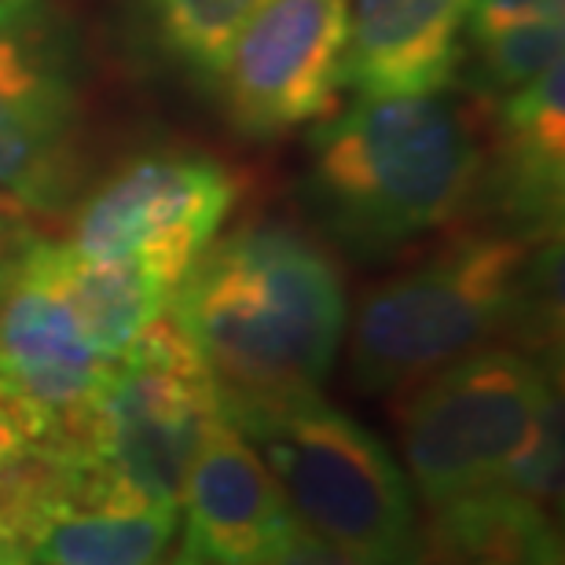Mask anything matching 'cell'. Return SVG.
I'll use <instances>...</instances> for the list:
<instances>
[{"label": "cell", "mask_w": 565, "mask_h": 565, "mask_svg": "<svg viewBox=\"0 0 565 565\" xmlns=\"http://www.w3.org/2000/svg\"><path fill=\"white\" fill-rule=\"evenodd\" d=\"M22 558L30 565H151L180 533V507L126 492L63 440Z\"/></svg>", "instance_id": "cell-11"}, {"label": "cell", "mask_w": 565, "mask_h": 565, "mask_svg": "<svg viewBox=\"0 0 565 565\" xmlns=\"http://www.w3.org/2000/svg\"><path fill=\"white\" fill-rule=\"evenodd\" d=\"M30 243L0 262V401L60 440L96 397L110 360L41 279Z\"/></svg>", "instance_id": "cell-10"}, {"label": "cell", "mask_w": 565, "mask_h": 565, "mask_svg": "<svg viewBox=\"0 0 565 565\" xmlns=\"http://www.w3.org/2000/svg\"><path fill=\"white\" fill-rule=\"evenodd\" d=\"M555 401L551 367L518 349H478L415 382L397 408L412 492L429 511L495 484Z\"/></svg>", "instance_id": "cell-6"}, {"label": "cell", "mask_w": 565, "mask_h": 565, "mask_svg": "<svg viewBox=\"0 0 565 565\" xmlns=\"http://www.w3.org/2000/svg\"><path fill=\"white\" fill-rule=\"evenodd\" d=\"M257 448L298 529L379 558H423L408 473L371 429L316 393L224 401Z\"/></svg>", "instance_id": "cell-4"}, {"label": "cell", "mask_w": 565, "mask_h": 565, "mask_svg": "<svg viewBox=\"0 0 565 565\" xmlns=\"http://www.w3.org/2000/svg\"><path fill=\"white\" fill-rule=\"evenodd\" d=\"M180 507V533L206 565H268L298 529L265 459L228 415L202 440Z\"/></svg>", "instance_id": "cell-12"}, {"label": "cell", "mask_w": 565, "mask_h": 565, "mask_svg": "<svg viewBox=\"0 0 565 565\" xmlns=\"http://www.w3.org/2000/svg\"><path fill=\"white\" fill-rule=\"evenodd\" d=\"M235 199V173L217 158L151 151L110 173L77 206L71 246L99 262L140 268L173 294L221 235Z\"/></svg>", "instance_id": "cell-8"}, {"label": "cell", "mask_w": 565, "mask_h": 565, "mask_svg": "<svg viewBox=\"0 0 565 565\" xmlns=\"http://www.w3.org/2000/svg\"><path fill=\"white\" fill-rule=\"evenodd\" d=\"M478 44V82L492 96H511L540 77L551 63L562 60L565 26L562 19L551 22H525V26L500 30Z\"/></svg>", "instance_id": "cell-18"}, {"label": "cell", "mask_w": 565, "mask_h": 565, "mask_svg": "<svg viewBox=\"0 0 565 565\" xmlns=\"http://www.w3.org/2000/svg\"><path fill=\"white\" fill-rule=\"evenodd\" d=\"M565 0H470L467 38L481 41L500 30L525 26V22H551L562 19Z\"/></svg>", "instance_id": "cell-19"}, {"label": "cell", "mask_w": 565, "mask_h": 565, "mask_svg": "<svg viewBox=\"0 0 565 565\" xmlns=\"http://www.w3.org/2000/svg\"><path fill=\"white\" fill-rule=\"evenodd\" d=\"M503 169L522 221H551L565 180V63L503 96Z\"/></svg>", "instance_id": "cell-16"}, {"label": "cell", "mask_w": 565, "mask_h": 565, "mask_svg": "<svg viewBox=\"0 0 565 565\" xmlns=\"http://www.w3.org/2000/svg\"><path fill=\"white\" fill-rule=\"evenodd\" d=\"M349 0H268L221 63L235 129L279 137L331 115L345 88Z\"/></svg>", "instance_id": "cell-9"}, {"label": "cell", "mask_w": 565, "mask_h": 565, "mask_svg": "<svg viewBox=\"0 0 565 565\" xmlns=\"http://www.w3.org/2000/svg\"><path fill=\"white\" fill-rule=\"evenodd\" d=\"M268 0H147L158 38L180 63L217 74L243 26Z\"/></svg>", "instance_id": "cell-17"}, {"label": "cell", "mask_w": 565, "mask_h": 565, "mask_svg": "<svg viewBox=\"0 0 565 565\" xmlns=\"http://www.w3.org/2000/svg\"><path fill=\"white\" fill-rule=\"evenodd\" d=\"M30 243V228H26V210L15 206L4 191H0V262L11 257L15 250Z\"/></svg>", "instance_id": "cell-21"}, {"label": "cell", "mask_w": 565, "mask_h": 565, "mask_svg": "<svg viewBox=\"0 0 565 565\" xmlns=\"http://www.w3.org/2000/svg\"><path fill=\"white\" fill-rule=\"evenodd\" d=\"M423 565H562L558 511L507 484L429 507Z\"/></svg>", "instance_id": "cell-14"}, {"label": "cell", "mask_w": 565, "mask_h": 565, "mask_svg": "<svg viewBox=\"0 0 565 565\" xmlns=\"http://www.w3.org/2000/svg\"><path fill=\"white\" fill-rule=\"evenodd\" d=\"M481 177L473 121L445 93L356 96L312 132V188L345 243L386 254L445 228Z\"/></svg>", "instance_id": "cell-3"}, {"label": "cell", "mask_w": 565, "mask_h": 565, "mask_svg": "<svg viewBox=\"0 0 565 565\" xmlns=\"http://www.w3.org/2000/svg\"><path fill=\"white\" fill-rule=\"evenodd\" d=\"M22 565H30V562H22Z\"/></svg>", "instance_id": "cell-23"}, {"label": "cell", "mask_w": 565, "mask_h": 565, "mask_svg": "<svg viewBox=\"0 0 565 565\" xmlns=\"http://www.w3.org/2000/svg\"><path fill=\"white\" fill-rule=\"evenodd\" d=\"M173 323L224 401L316 393L342 349L349 305L331 254L287 224L217 235L177 282Z\"/></svg>", "instance_id": "cell-1"}, {"label": "cell", "mask_w": 565, "mask_h": 565, "mask_svg": "<svg viewBox=\"0 0 565 565\" xmlns=\"http://www.w3.org/2000/svg\"><path fill=\"white\" fill-rule=\"evenodd\" d=\"M151 565H206V562L199 558V551L191 547V540H188L184 533H177L173 544H169Z\"/></svg>", "instance_id": "cell-22"}, {"label": "cell", "mask_w": 565, "mask_h": 565, "mask_svg": "<svg viewBox=\"0 0 565 565\" xmlns=\"http://www.w3.org/2000/svg\"><path fill=\"white\" fill-rule=\"evenodd\" d=\"M221 419L224 397L206 360L177 323L154 320L60 440L126 492L180 507L191 462Z\"/></svg>", "instance_id": "cell-5"}, {"label": "cell", "mask_w": 565, "mask_h": 565, "mask_svg": "<svg viewBox=\"0 0 565 565\" xmlns=\"http://www.w3.org/2000/svg\"><path fill=\"white\" fill-rule=\"evenodd\" d=\"M30 257L41 279L60 294V301L104 360H115L137 342V338L162 320L169 294L162 282L121 262H99L71 243H30Z\"/></svg>", "instance_id": "cell-15"}, {"label": "cell", "mask_w": 565, "mask_h": 565, "mask_svg": "<svg viewBox=\"0 0 565 565\" xmlns=\"http://www.w3.org/2000/svg\"><path fill=\"white\" fill-rule=\"evenodd\" d=\"M467 19L470 0H349L345 85L356 96L445 93Z\"/></svg>", "instance_id": "cell-13"}, {"label": "cell", "mask_w": 565, "mask_h": 565, "mask_svg": "<svg viewBox=\"0 0 565 565\" xmlns=\"http://www.w3.org/2000/svg\"><path fill=\"white\" fill-rule=\"evenodd\" d=\"M82 169V49L55 0H0V191L55 213Z\"/></svg>", "instance_id": "cell-7"}, {"label": "cell", "mask_w": 565, "mask_h": 565, "mask_svg": "<svg viewBox=\"0 0 565 565\" xmlns=\"http://www.w3.org/2000/svg\"><path fill=\"white\" fill-rule=\"evenodd\" d=\"M268 565H423V558H379V555H364V551L338 547L331 540L305 533V529H294L287 547Z\"/></svg>", "instance_id": "cell-20"}, {"label": "cell", "mask_w": 565, "mask_h": 565, "mask_svg": "<svg viewBox=\"0 0 565 565\" xmlns=\"http://www.w3.org/2000/svg\"><path fill=\"white\" fill-rule=\"evenodd\" d=\"M558 254L518 232H473L379 282L349 327V367L364 393H404L503 331H551Z\"/></svg>", "instance_id": "cell-2"}]
</instances>
